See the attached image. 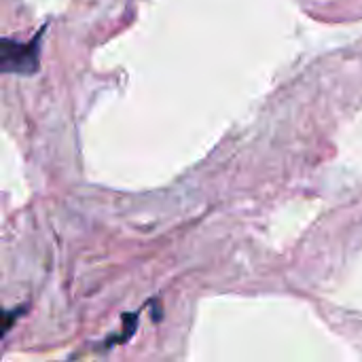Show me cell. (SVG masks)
Here are the masks:
<instances>
[{"instance_id": "obj_1", "label": "cell", "mask_w": 362, "mask_h": 362, "mask_svg": "<svg viewBox=\"0 0 362 362\" xmlns=\"http://www.w3.org/2000/svg\"><path fill=\"white\" fill-rule=\"evenodd\" d=\"M40 38H42V32H38L36 38H32L30 42H17L13 38H2V49H0V68H2V72L23 74V76H30V74L38 72Z\"/></svg>"}, {"instance_id": "obj_2", "label": "cell", "mask_w": 362, "mask_h": 362, "mask_svg": "<svg viewBox=\"0 0 362 362\" xmlns=\"http://www.w3.org/2000/svg\"><path fill=\"white\" fill-rule=\"evenodd\" d=\"M151 308H153V312H151L153 320H155V322H161V301L155 299V301L151 303Z\"/></svg>"}]
</instances>
